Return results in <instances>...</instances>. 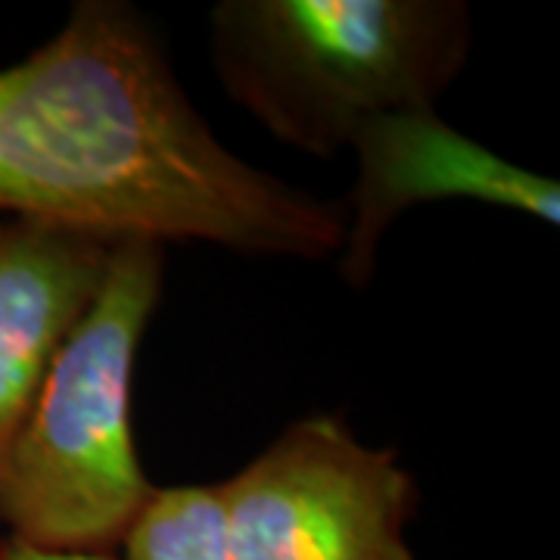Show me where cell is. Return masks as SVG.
Here are the masks:
<instances>
[{
	"mask_svg": "<svg viewBox=\"0 0 560 560\" xmlns=\"http://www.w3.org/2000/svg\"><path fill=\"white\" fill-rule=\"evenodd\" d=\"M0 215L283 259L342 246L340 202L228 150L128 0H79L0 69Z\"/></svg>",
	"mask_w": 560,
	"mask_h": 560,
	"instance_id": "1",
	"label": "cell"
},
{
	"mask_svg": "<svg viewBox=\"0 0 560 560\" xmlns=\"http://www.w3.org/2000/svg\"><path fill=\"white\" fill-rule=\"evenodd\" d=\"M209 50L221 91L271 138L337 156L368 121L436 109L474 16L460 0H221Z\"/></svg>",
	"mask_w": 560,
	"mask_h": 560,
	"instance_id": "2",
	"label": "cell"
},
{
	"mask_svg": "<svg viewBox=\"0 0 560 560\" xmlns=\"http://www.w3.org/2000/svg\"><path fill=\"white\" fill-rule=\"evenodd\" d=\"M162 271V243H113L97 296L50 361L0 460L7 539L60 555H109L153 499L156 486L135 445L131 386Z\"/></svg>",
	"mask_w": 560,
	"mask_h": 560,
	"instance_id": "3",
	"label": "cell"
},
{
	"mask_svg": "<svg viewBox=\"0 0 560 560\" xmlns=\"http://www.w3.org/2000/svg\"><path fill=\"white\" fill-rule=\"evenodd\" d=\"M215 492L231 560H415V477L337 415L290 423Z\"/></svg>",
	"mask_w": 560,
	"mask_h": 560,
	"instance_id": "4",
	"label": "cell"
},
{
	"mask_svg": "<svg viewBox=\"0 0 560 560\" xmlns=\"http://www.w3.org/2000/svg\"><path fill=\"white\" fill-rule=\"evenodd\" d=\"M359 175L342 209L340 275L361 290L374 278L383 234L408 209L470 200L511 209L541 224L560 221L558 180L504 160L452 128L436 109H405L368 121L352 147Z\"/></svg>",
	"mask_w": 560,
	"mask_h": 560,
	"instance_id": "5",
	"label": "cell"
},
{
	"mask_svg": "<svg viewBox=\"0 0 560 560\" xmlns=\"http://www.w3.org/2000/svg\"><path fill=\"white\" fill-rule=\"evenodd\" d=\"M109 237L0 215V460L50 361L101 290Z\"/></svg>",
	"mask_w": 560,
	"mask_h": 560,
	"instance_id": "6",
	"label": "cell"
},
{
	"mask_svg": "<svg viewBox=\"0 0 560 560\" xmlns=\"http://www.w3.org/2000/svg\"><path fill=\"white\" fill-rule=\"evenodd\" d=\"M121 548L125 560H231L215 486L156 489Z\"/></svg>",
	"mask_w": 560,
	"mask_h": 560,
	"instance_id": "7",
	"label": "cell"
},
{
	"mask_svg": "<svg viewBox=\"0 0 560 560\" xmlns=\"http://www.w3.org/2000/svg\"><path fill=\"white\" fill-rule=\"evenodd\" d=\"M0 560H116L113 555H60V551H40L16 539H0Z\"/></svg>",
	"mask_w": 560,
	"mask_h": 560,
	"instance_id": "8",
	"label": "cell"
}]
</instances>
